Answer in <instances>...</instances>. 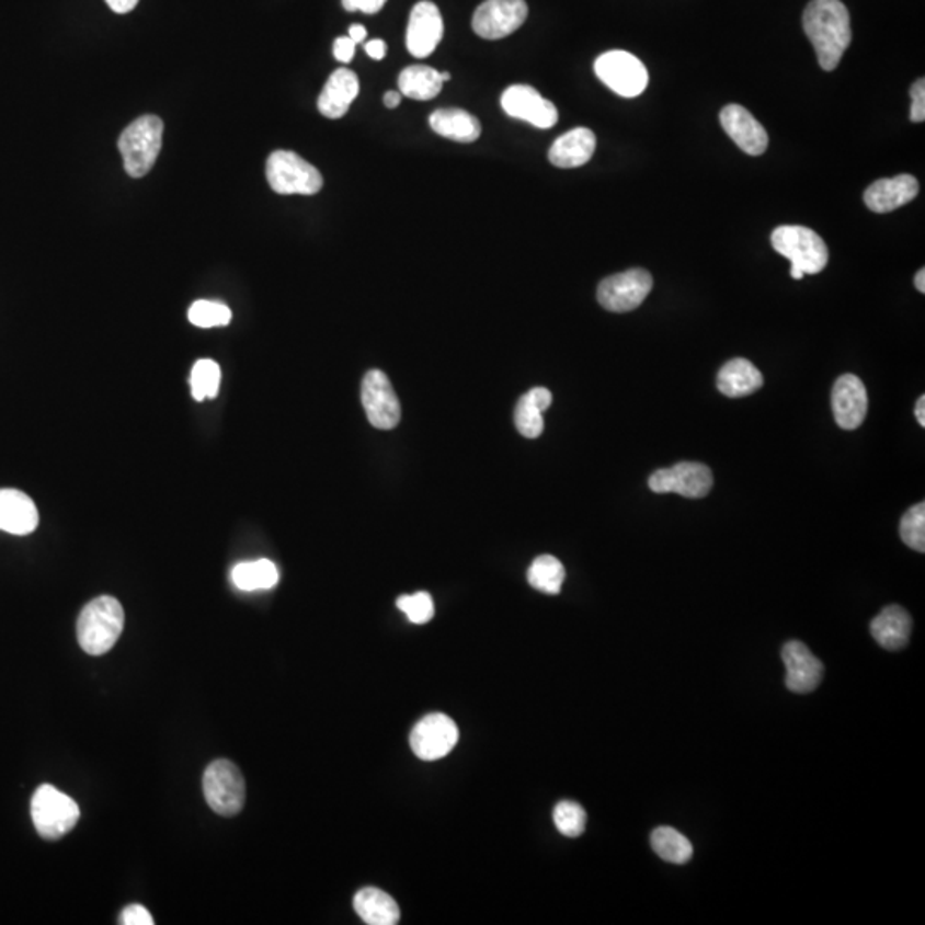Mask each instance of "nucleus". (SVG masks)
<instances>
[{"instance_id":"37998d69","label":"nucleus","mask_w":925,"mask_h":925,"mask_svg":"<svg viewBox=\"0 0 925 925\" xmlns=\"http://www.w3.org/2000/svg\"><path fill=\"white\" fill-rule=\"evenodd\" d=\"M349 36L355 44H362L367 38V30L362 24H353V26H350Z\"/></svg>"},{"instance_id":"bb28decb","label":"nucleus","mask_w":925,"mask_h":925,"mask_svg":"<svg viewBox=\"0 0 925 925\" xmlns=\"http://www.w3.org/2000/svg\"><path fill=\"white\" fill-rule=\"evenodd\" d=\"M432 130L456 142H475L482 134L479 118L461 109H441L429 118Z\"/></svg>"},{"instance_id":"72a5a7b5","label":"nucleus","mask_w":925,"mask_h":925,"mask_svg":"<svg viewBox=\"0 0 925 925\" xmlns=\"http://www.w3.org/2000/svg\"><path fill=\"white\" fill-rule=\"evenodd\" d=\"M900 537L903 544L917 552H925V504L918 502L903 514L900 523Z\"/></svg>"},{"instance_id":"de8ad7c7","label":"nucleus","mask_w":925,"mask_h":925,"mask_svg":"<svg viewBox=\"0 0 925 925\" xmlns=\"http://www.w3.org/2000/svg\"><path fill=\"white\" fill-rule=\"evenodd\" d=\"M449 79H452V75H449V72H441V81H443V83H446Z\"/></svg>"},{"instance_id":"7ed1b4c3","label":"nucleus","mask_w":925,"mask_h":925,"mask_svg":"<svg viewBox=\"0 0 925 925\" xmlns=\"http://www.w3.org/2000/svg\"><path fill=\"white\" fill-rule=\"evenodd\" d=\"M773 249L792 263L790 276L802 279L826 267L827 248L814 230L800 225H781L772 233Z\"/></svg>"},{"instance_id":"a211bd4d","label":"nucleus","mask_w":925,"mask_h":925,"mask_svg":"<svg viewBox=\"0 0 925 925\" xmlns=\"http://www.w3.org/2000/svg\"><path fill=\"white\" fill-rule=\"evenodd\" d=\"M720 122L730 139L744 153L751 157L765 153L769 142L768 133L747 109L741 105H727L720 114Z\"/></svg>"},{"instance_id":"0eeeda50","label":"nucleus","mask_w":925,"mask_h":925,"mask_svg":"<svg viewBox=\"0 0 925 925\" xmlns=\"http://www.w3.org/2000/svg\"><path fill=\"white\" fill-rule=\"evenodd\" d=\"M204 797L216 814H239L245 804V780L231 761L218 760L206 768L203 777Z\"/></svg>"},{"instance_id":"4be33fe9","label":"nucleus","mask_w":925,"mask_h":925,"mask_svg":"<svg viewBox=\"0 0 925 925\" xmlns=\"http://www.w3.org/2000/svg\"><path fill=\"white\" fill-rule=\"evenodd\" d=\"M358 90L357 75L350 69H338L319 94V112L328 118H342L350 111L353 100L357 99Z\"/></svg>"},{"instance_id":"f704fd0d","label":"nucleus","mask_w":925,"mask_h":925,"mask_svg":"<svg viewBox=\"0 0 925 925\" xmlns=\"http://www.w3.org/2000/svg\"><path fill=\"white\" fill-rule=\"evenodd\" d=\"M189 321L197 328H218L231 321V310L225 304L197 300L189 309Z\"/></svg>"},{"instance_id":"cd10ccee","label":"nucleus","mask_w":925,"mask_h":925,"mask_svg":"<svg viewBox=\"0 0 925 925\" xmlns=\"http://www.w3.org/2000/svg\"><path fill=\"white\" fill-rule=\"evenodd\" d=\"M441 72L429 66H410L401 71L398 78L400 93L408 99L427 102L435 99L443 90Z\"/></svg>"},{"instance_id":"79ce46f5","label":"nucleus","mask_w":925,"mask_h":925,"mask_svg":"<svg viewBox=\"0 0 925 925\" xmlns=\"http://www.w3.org/2000/svg\"><path fill=\"white\" fill-rule=\"evenodd\" d=\"M139 0H106V4L117 14H126L138 5Z\"/></svg>"},{"instance_id":"c756f323","label":"nucleus","mask_w":925,"mask_h":925,"mask_svg":"<svg viewBox=\"0 0 925 925\" xmlns=\"http://www.w3.org/2000/svg\"><path fill=\"white\" fill-rule=\"evenodd\" d=\"M651 848L665 863L686 864L693 857L689 840L671 826H660L651 833Z\"/></svg>"},{"instance_id":"5701e85b","label":"nucleus","mask_w":925,"mask_h":925,"mask_svg":"<svg viewBox=\"0 0 925 925\" xmlns=\"http://www.w3.org/2000/svg\"><path fill=\"white\" fill-rule=\"evenodd\" d=\"M912 617L900 605H890L870 623V635L884 650L898 651L909 644Z\"/></svg>"},{"instance_id":"e433bc0d","label":"nucleus","mask_w":925,"mask_h":925,"mask_svg":"<svg viewBox=\"0 0 925 925\" xmlns=\"http://www.w3.org/2000/svg\"><path fill=\"white\" fill-rule=\"evenodd\" d=\"M121 924L153 925L155 921L153 917H151V914H149L148 909H145L142 905H138V903H134V905H127L126 909L122 910Z\"/></svg>"},{"instance_id":"423d86ee","label":"nucleus","mask_w":925,"mask_h":925,"mask_svg":"<svg viewBox=\"0 0 925 925\" xmlns=\"http://www.w3.org/2000/svg\"><path fill=\"white\" fill-rule=\"evenodd\" d=\"M266 176L271 189L283 196L300 194L315 196L322 189V175L309 161L294 151L279 149L271 153L266 163Z\"/></svg>"},{"instance_id":"ea45409f","label":"nucleus","mask_w":925,"mask_h":925,"mask_svg":"<svg viewBox=\"0 0 925 925\" xmlns=\"http://www.w3.org/2000/svg\"><path fill=\"white\" fill-rule=\"evenodd\" d=\"M355 47L357 44L353 42L350 36H342V38L334 39L333 54L340 62H350L355 56Z\"/></svg>"},{"instance_id":"2eb2a0df","label":"nucleus","mask_w":925,"mask_h":925,"mask_svg":"<svg viewBox=\"0 0 925 925\" xmlns=\"http://www.w3.org/2000/svg\"><path fill=\"white\" fill-rule=\"evenodd\" d=\"M444 35L443 16L432 2H419L412 9L407 28V48L416 59H425L441 44Z\"/></svg>"},{"instance_id":"6e6552de","label":"nucleus","mask_w":925,"mask_h":925,"mask_svg":"<svg viewBox=\"0 0 925 925\" xmlns=\"http://www.w3.org/2000/svg\"><path fill=\"white\" fill-rule=\"evenodd\" d=\"M595 75L605 87L624 99H635L648 87L647 67L629 52L612 50L598 57Z\"/></svg>"},{"instance_id":"c85d7f7f","label":"nucleus","mask_w":925,"mask_h":925,"mask_svg":"<svg viewBox=\"0 0 925 925\" xmlns=\"http://www.w3.org/2000/svg\"><path fill=\"white\" fill-rule=\"evenodd\" d=\"M231 581L242 592L275 589L279 581L278 568L267 559L240 562L231 569Z\"/></svg>"},{"instance_id":"a878e982","label":"nucleus","mask_w":925,"mask_h":925,"mask_svg":"<svg viewBox=\"0 0 925 925\" xmlns=\"http://www.w3.org/2000/svg\"><path fill=\"white\" fill-rule=\"evenodd\" d=\"M353 909L369 925H395L400 922V906L395 898L379 888H364L353 898Z\"/></svg>"},{"instance_id":"412c9836","label":"nucleus","mask_w":925,"mask_h":925,"mask_svg":"<svg viewBox=\"0 0 925 925\" xmlns=\"http://www.w3.org/2000/svg\"><path fill=\"white\" fill-rule=\"evenodd\" d=\"M596 138L593 130L576 127L562 134L549 149V160L559 169H578L592 160L595 153Z\"/></svg>"},{"instance_id":"b1692460","label":"nucleus","mask_w":925,"mask_h":925,"mask_svg":"<svg viewBox=\"0 0 925 925\" xmlns=\"http://www.w3.org/2000/svg\"><path fill=\"white\" fill-rule=\"evenodd\" d=\"M763 374L745 358H732L717 376L718 391L729 398L750 397L763 386Z\"/></svg>"},{"instance_id":"f03ea898","label":"nucleus","mask_w":925,"mask_h":925,"mask_svg":"<svg viewBox=\"0 0 925 925\" xmlns=\"http://www.w3.org/2000/svg\"><path fill=\"white\" fill-rule=\"evenodd\" d=\"M126 614L114 596L91 601L78 619V641L88 655H105L121 638Z\"/></svg>"},{"instance_id":"393cba45","label":"nucleus","mask_w":925,"mask_h":925,"mask_svg":"<svg viewBox=\"0 0 925 925\" xmlns=\"http://www.w3.org/2000/svg\"><path fill=\"white\" fill-rule=\"evenodd\" d=\"M552 404V392L546 388H534L523 395L514 410V424L526 439H537L544 432V412Z\"/></svg>"},{"instance_id":"9d476101","label":"nucleus","mask_w":925,"mask_h":925,"mask_svg":"<svg viewBox=\"0 0 925 925\" xmlns=\"http://www.w3.org/2000/svg\"><path fill=\"white\" fill-rule=\"evenodd\" d=\"M653 278L647 270H629L605 278L598 285V302L610 312H631L647 300Z\"/></svg>"},{"instance_id":"f8f14e48","label":"nucleus","mask_w":925,"mask_h":925,"mask_svg":"<svg viewBox=\"0 0 925 925\" xmlns=\"http://www.w3.org/2000/svg\"><path fill=\"white\" fill-rule=\"evenodd\" d=\"M528 18L525 0H486L475 11L473 32L486 39H501L522 28Z\"/></svg>"},{"instance_id":"7c9ffc66","label":"nucleus","mask_w":925,"mask_h":925,"mask_svg":"<svg viewBox=\"0 0 925 925\" xmlns=\"http://www.w3.org/2000/svg\"><path fill=\"white\" fill-rule=\"evenodd\" d=\"M566 580V569L553 556H540L528 569V583L538 592L547 595L561 593Z\"/></svg>"},{"instance_id":"a18cd8bd","label":"nucleus","mask_w":925,"mask_h":925,"mask_svg":"<svg viewBox=\"0 0 925 925\" xmlns=\"http://www.w3.org/2000/svg\"><path fill=\"white\" fill-rule=\"evenodd\" d=\"M915 416H917L921 427H925V397L918 398L917 404H915Z\"/></svg>"},{"instance_id":"c9c22d12","label":"nucleus","mask_w":925,"mask_h":925,"mask_svg":"<svg viewBox=\"0 0 925 925\" xmlns=\"http://www.w3.org/2000/svg\"><path fill=\"white\" fill-rule=\"evenodd\" d=\"M397 605L413 624H427L434 617V601L427 592L400 596Z\"/></svg>"},{"instance_id":"ddd939ff","label":"nucleus","mask_w":925,"mask_h":925,"mask_svg":"<svg viewBox=\"0 0 925 925\" xmlns=\"http://www.w3.org/2000/svg\"><path fill=\"white\" fill-rule=\"evenodd\" d=\"M458 739V727L453 718L444 713H431L413 727L410 745L420 760L435 761L452 753Z\"/></svg>"},{"instance_id":"4c0bfd02","label":"nucleus","mask_w":925,"mask_h":925,"mask_svg":"<svg viewBox=\"0 0 925 925\" xmlns=\"http://www.w3.org/2000/svg\"><path fill=\"white\" fill-rule=\"evenodd\" d=\"M912 94V111H910V121L924 122L925 121V81L918 79L917 83L910 90Z\"/></svg>"},{"instance_id":"473e14b6","label":"nucleus","mask_w":925,"mask_h":925,"mask_svg":"<svg viewBox=\"0 0 925 925\" xmlns=\"http://www.w3.org/2000/svg\"><path fill=\"white\" fill-rule=\"evenodd\" d=\"M553 824L562 835L568 838H576L586 830V812L576 802L562 800L553 809Z\"/></svg>"},{"instance_id":"f257e3e1","label":"nucleus","mask_w":925,"mask_h":925,"mask_svg":"<svg viewBox=\"0 0 925 925\" xmlns=\"http://www.w3.org/2000/svg\"><path fill=\"white\" fill-rule=\"evenodd\" d=\"M804 32L824 71H835L850 47V14L842 0H812L804 11Z\"/></svg>"},{"instance_id":"2f4dec72","label":"nucleus","mask_w":925,"mask_h":925,"mask_svg":"<svg viewBox=\"0 0 925 925\" xmlns=\"http://www.w3.org/2000/svg\"><path fill=\"white\" fill-rule=\"evenodd\" d=\"M221 370L220 365L209 358L196 362L191 373V388H193L194 400L203 401L206 398H216L220 389Z\"/></svg>"},{"instance_id":"1a4fd4ad","label":"nucleus","mask_w":925,"mask_h":925,"mask_svg":"<svg viewBox=\"0 0 925 925\" xmlns=\"http://www.w3.org/2000/svg\"><path fill=\"white\" fill-rule=\"evenodd\" d=\"M648 487L655 494L701 499L713 489V473L703 462L681 461L672 468L653 471L648 479Z\"/></svg>"},{"instance_id":"dca6fc26","label":"nucleus","mask_w":925,"mask_h":925,"mask_svg":"<svg viewBox=\"0 0 925 925\" xmlns=\"http://www.w3.org/2000/svg\"><path fill=\"white\" fill-rule=\"evenodd\" d=\"M781 659L787 669L785 684L792 693L808 694L820 686L824 675L823 663L804 643L788 641L781 650Z\"/></svg>"},{"instance_id":"4468645a","label":"nucleus","mask_w":925,"mask_h":925,"mask_svg":"<svg viewBox=\"0 0 925 925\" xmlns=\"http://www.w3.org/2000/svg\"><path fill=\"white\" fill-rule=\"evenodd\" d=\"M502 111L510 117L528 122L538 129H550L559 121L556 105L544 99L535 88L513 84L501 96Z\"/></svg>"},{"instance_id":"a19ab883","label":"nucleus","mask_w":925,"mask_h":925,"mask_svg":"<svg viewBox=\"0 0 925 925\" xmlns=\"http://www.w3.org/2000/svg\"><path fill=\"white\" fill-rule=\"evenodd\" d=\"M365 52L370 59L382 60L388 52V45L382 39H370L369 44H365Z\"/></svg>"},{"instance_id":"6ab92c4d","label":"nucleus","mask_w":925,"mask_h":925,"mask_svg":"<svg viewBox=\"0 0 925 925\" xmlns=\"http://www.w3.org/2000/svg\"><path fill=\"white\" fill-rule=\"evenodd\" d=\"M918 191H921V187H918L917 179L905 173V175L893 176V179H881V181L869 185L866 194H864V201H866V206L870 212L884 215V213L894 212V209L912 203L917 197Z\"/></svg>"},{"instance_id":"c03bdc74","label":"nucleus","mask_w":925,"mask_h":925,"mask_svg":"<svg viewBox=\"0 0 925 925\" xmlns=\"http://www.w3.org/2000/svg\"><path fill=\"white\" fill-rule=\"evenodd\" d=\"M400 103L401 93H398V91H388V93L385 94V105L388 106V109H397Z\"/></svg>"},{"instance_id":"f3484780","label":"nucleus","mask_w":925,"mask_h":925,"mask_svg":"<svg viewBox=\"0 0 925 925\" xmlns=\"http://www.w3.org/2000/svg\"><path fill=\"white\" fill-rule=\"evenodd\" d=\"M867 389L854 374H845L836 380L832 392L833 415L836 424L845 431H855L863 425L867 415Z\"/></svg>"},{"instance_id":"20e7f679","label":"nucleus","mask_w":925,"mask_h":925,"mask_svg":"<svg viewBox=\"0 0 925 925\" xmlns=\"http://www.w3.org/2000/svg\"><path fill=\"white\" fill-rule=\"evenodd\" d=\"M163 122L155 115H142L121 134L118 149L124 158V169L134 179L151 172L161 151Z\"/></svg>"},{"instance_id":"9b49d317","label":"nucleus","mask_w":925,"mask_h":925,"mask_svg":"<svg viewBox=\"0 0 925 925\" xmlns=\"http://www.w3.org/2000/svg\"><path fill=\"white\" fill-rule=\"evenodd\" d=\"M362 404L370 424L380 431H391L401 420V404L391 380L380 370H370L362 380Z\"/></svg>"},{"instance_id":"aec40b11","label":"nucleus","mask_w":925,"mask_h":925,"mask_svg":"<svg viewBox=\"0 0 925 925\" xmlns=\"http://www.w3.org/2000/svg\"><path fill=\"white\" fill-rule=\"evenodd\" d=\"M36 526L35 502L16 489H0V529L12 535H30Z\"/></svg>"},{"instance_id":"49530a36","label":"nucleus","mask_w":925,"mask_h":925,"mask_svg":"<svg viewBox=\"0 0 925 925\" xmlns=\"http://www.w3.org/2000/svg\"><path fill=\"white\" fill-rule=\"evenodd\" d=\"M915 288L921 294H925V270H918L917 275H915Z\"/></svg>"},{"instance_id":"58836bf2","label":"nucleus","mask_w":925,"mask_h":925,"mask_svg":"<svg viewBox=\"0 0 925 925\" xmlns=\"http://www.w3.org/2000/svg\"><path fill=\"white\" fill-rule=\"evenodd\" d=\"M388 0H342L343 8L349 12L362 11L365 14H376L385 8Z\"/></svg>"},{"instance_id":"39448f33","label":"nucleus","mask_w":925,"mask_h":925,"mask_svg":"<svg viewBox=\"0 0 925 925\" xmlns=\"http://www.w3.org/2000/svg\"><path fill=\"white\" fill-rule=\"evenodd\" d=\"M79 815L81 812L76 800L52 785H42L33 793L32 820L42 838H62L75 830Z\"/></svg>"}]
</instances>
